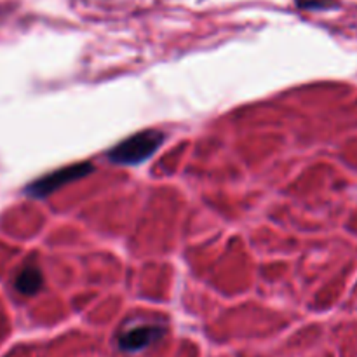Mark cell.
I'll use <instances>...</instances> for the list:
<instances>
[{"label":"cell","mask_w":357,"mask_h":357,"mask_svg":"<svg viewBox=\"0 0 357 357\" xmlns=\"http://www.w3.org/2000/svg\"><path fill=\"white\" fill-rule=\"evenodd\" d=\"M162 142V132L153 131V129L136 132V135L129 136L128 139L115 145L108 152V159L114 164H119V166H138V164L150 159L159 150Z\"/></svg>","instance_id":"cell-1"},{"label":"cell","mask_w":357,"mask_h":357,"mask_svg":"<svg viewBox=\"0 0 357 357\" xmlns=\"http://www.w3.org/2000/svg\"><path fill=\"white\" fill-rule=\"evenodd\" d=\"M91 173H93V166L89 162L61 167V169L45 174V176L38 178L33 183L28 185L26 194L31 195V197H47V195H51L58 188L65 187V185L72 183L75 180H80V178L87 176Z\"/></svg>","instance_id":"cell-2"},{"label":"cell","mask_w":357,"mask_h":357,"mask_svg":"<svg viewBox=\"0 0 357 357\" xmlns=\"http://www.w3.org/2000/svg\"><path fill=\"white\" fill-rule=\"evenodd\" d=\"M164 335L160 326H152V324H143V326H135L131 330L124 331L119 338V345L126 352H138L152 345L153 342L159 340Z\"/></svg>","instance_id":"cell-3"},{"label":"cell","mask_w":357,"mask_h":357,"mask_svg":"<svg viewBox=\"0 0 357 357\" xmlns=\"http://www.w3.org/2000/svg\"><path fill=\"white\" fill-rule=\"evenodd\" d=\"M42 284H44L42 272L38 271L37 267H33V265H31V267H24L23 271L17 274L16 281H14V286H16L17 291H20L21 295L26 296L35 295V293L42 288Z\"/></svg>","instance_id":"cell-4"}]
</instances>
